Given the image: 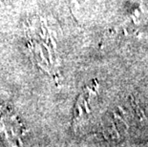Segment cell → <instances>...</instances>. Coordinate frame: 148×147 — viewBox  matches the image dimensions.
Wrapping results in <instances>:
<instances>
[{
    "label": "cell",
    "instance_id": "6da1fadb",
    "mask_svg": "<svg viewBox=\"0 0 148 147\" xmlns=\"http://www.w3.org/2000/svg\"><path fill=\"white\" fill-rule=\"evenodd\" d=\"M36 63H37V65H38V66H39V68H40V69H42V70H43L44 72H46V73L48 74L49 76H51V74H50V71H49L47 68H45V66H44V65H42V64L40 63V62H39L38 60L36 61Z\"/></svg>",
    "mask_w": 148,
    "mask_h": 147
}]
</instances>
